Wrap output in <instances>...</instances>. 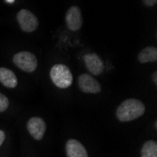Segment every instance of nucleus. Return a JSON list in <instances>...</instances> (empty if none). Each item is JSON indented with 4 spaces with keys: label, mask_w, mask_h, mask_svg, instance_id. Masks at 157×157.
Here are the masks:
<instances>
[{
    "label": "nucleus",
    "mask_w": 157,
    "mask_h": 157,
    "mask_svg": "<svg viewBox=\"0 0 157 157\" xmlns=\"http://www.w3.org/2000/svg\"><path fill=\"white\" fill-rule=\"evenodd\" d=\"M84 62L89 72H90V74L93 75H99L104 72V62L100 59V56L94 53L85 55Z\"/></svg>",
    "instance_id": "6e6552de"
},
{
    "label": "nucleus",
    "mask_w": 157,
    "mask_h": 157,
    "mask_svg": "<svg viewBox=\"0 0 157 157\" xmlns=\"http://www.w3.org/2000/svg\"><path fill=\"white\" fill-rule=\"evenodd\" d=\"M78 87L84 93L90 94H96L102 90L100 83L88 74H83L78 77Z\"/></svg>",
    "instance_id": "423d86ee"
},
{
    "label": "nucleus",
    "mask_w": 157,
    "mask_h": 157,
    "mask_svg": "<svg viewBox=\"0 0 157 157\" xmlns=\"http://www.w3.org/2000/svg\"><path fill=\"white\" fill-rule=\"evenodd\" d=\"M138 61L140 63H148L157 60V49L152 46L142 49L137 56Z\"/></svg>",
    "instance_id": "9b49d317"
},
{
    "label": "nucleus",
    "mask_w": 157,
    "mask_h": 157,
    "mask_svg": "<svg viewBox=\"0 0 157 157\" xmlns=\"http://www.w3.org/2000/svg\"><path fill=\"white\" fill-rule=\"evenodd\" d=\"M6 139V134L4 131L2 130H0V147L2 146V144L4 143V141Z\"/></svg>",
    "instance_id": "2eb2a0df"
},
{
    "label": "nucleus",
    "mask_w": 157,
    "mask_h": 157,
    "mask_svg": "<svg viewBox=\"0 0 157 157\" xmlns=\"http://www.w3.org/2000/svg\"><path fill=\"white\" fill-rule=\"evenodd\" d=\"M16 18L21 29L25 32H33L39 25L37 17L27 10H21L17 13Z\"/></svg>",
    "instance_id": "20e7f679"
},
{
    "label": "nucleus",
    "mask_w": 157,
    "mask_h": 157,
    "mask_svg": "<svg viewBox=\"0 0 157 157\" xmlns=\"http://www.w3.org/2000/svg\"><path fill=\"white\" fill-rule=\"evenodd\" d=\"M141 157H157V142L154 140L146 141L141 149Z\"/></svg>",
    "instance_id": "f8f14e48"
},
{
    "label": "nucleus",
    "mask_w": 157,
    "mask_h": 157,
    "mask_svg": "<svg viewBox=\"0 0 157 157\" xmlns=\"http://www.w3.org/2000/svg\"><path fill=\"white\" fill-rule=\"evenodd\" d=\"M13 63L24 72L32 73L38 66V59L35 55H33L32 53L27 51H22L14 55Z\"/></svg>",
    "instance_id": "7ed1b4c3"
},
{
    "label": "nucleus",
    "mask_w": 157,
    "mask_h": 157,
    "mask_svg": "<svg viewBox=\"0 0 157 157\" xmlns=\"http://www.w3.org/2000/svg\"><path fill=\"white\" fill-rule=\"evenodd\" d=\"M65 149L67 157H89L84 145L76 139H69L66 142Z\"/></svg>",
    "instance_id": "1a4fd4ad"
},
{
    "label": "nucleus",
    "mask_w": 157,
    "mask_h": 157,
    "mask_svg": "<svg viewBox=\"0 0 157 157\" xmlns=\"http://www.w3.org/2000/svg\"><path fill=\"white\" fill-rule=\"evenodd\" d=\"M26 128L29 135L36 140H41L46 132V123L40 117H32L28 120Z\"/></svg>",
    "instance_id": "39448f33"
},
{
    "label": "nucleus",
    "mask_w": 157,
    "mask_h": 157,
    "mask_svg": "<svg viewBox=\"0 0 157 157\" xmlns=\"http://www.w3.org/2000/svg\"><path fill=\"white\" fill-rule=\"evenodd\" d=\"M50 78L59 89H67L73 84V75L70 69L64 64H56L51 68Z\"/></svg>",
    "instance_id": "f03ea898"
},
{
    "label": "nucleus",
    "mask_w": 157,
    "mask_h": 157,
    "mask_svg": "<svg viewBox=\"0 0 157 157\" xmlns=\"http://www.w3.org/2000/svg\"><path fill=\"white\" fill-rule=\"evenodd\" d=\"M152 79H153V82H154V84L156 85V84H157V73H156V72H154V73H153Z\"/></svg>",
    "instance_id": "dca6fc26"
},
{
    "label": "nucleus",
    "mask_w": 157,
    "mask_h": 157,
    "mask_svg": "<svg viewBox=\"0 0 157 157\" xmlns=\"http://www.w3.org/2000/svg\"><path fill=\"white\" fill-rule=\"evenodd\" d=\"M66 25L68 28L72 31L79 30L83 25L82 13L78 7H71L66 13Z\"/></svg>",
    "instance_id": "0eeeda50"
},
{
    "label": "nucleus",
    "mask_w": 157,
    "mask_h": 157,
    "mask_svg": "<svg viewBox=\"0 0 157 157\" xmlns=\"http://www.w3.org/2000/svg\"><path fill=\"white\" fill-rule=\"evenodd\" d=\"M143 3L148 6V7H151V6H154L157 2V0H142Z\"/></svg>",
    "instance_id": "4468645a"
},
{
    "label": "nucleus",
    "mask_w": 157,
    "mask_h": 157,
    "mask_svg": "<svg viewBox=\"0 0 157 157\" xmlns=\"http://www.w3.org/2000/svg\"><path fill=\"white\" fill-rule=\"evenodd\" d=\"M145 105L140 100L127 99L123 101L116 111V116L121 122L132 121L138 119L145 113Z\"/></svg>",
    "instance_id": "f257e3e1"
},
{
    "label": "nucleus",
    "mask_w": 157,
    "mask_h": 157,
    "mask_svg": "<svg viewBox=\"0 0 157 157\" xmlns=\"http://www.w3.org/2000/svg\"><path fill=\"white\" fill-rule=\"evenodd\" d=\"M10 105L9 99L6 95L0 92V113L5 112Z\"/></svg>",
    "instance_id": "ddd939ff"
},
{
    "label": "nucleus",
    "mask_w": 157,
    "mask_h": 157,
    "mask_svg": "<svg viewBox=\"0 0 157 157\" xmlns=\"http://www.w3.org/2000/svg\"><path fill=\"white\" fill-rule=\"evenodd\" d=\"M0 83L6 88L14 89L18 84V80L12 71L1 67L0 68Z\"/></svg>",
    "instance_id": "9d476101"
},
{
    "label": "nucleus",
    "mask_w": 157,
    "mask_h": 157,
    "mask_svg": "<svg viewBox=\"0 0 157 157\" xmlns=\"http://www.w3.org/2000/svg\"><path fill=\"white\" fill-rule=\"evenodd\" d=\"M5 2L8 4H13L14 2H15V0H5Z\"/></svg>",
    "instance_id": "f3484780"
}]
</instances>
